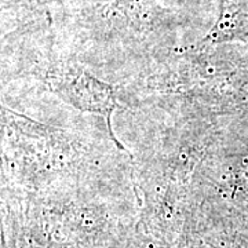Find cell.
<instances>
[{"label":"cell","instance_id":"obj_2","mask_svg":"<svg viewBox=\"0 0 248 248\" xmlns=\"http://www.w3.org/2000/svg\"><path fill=\"white\" fill-rule=\"evenodd\" d=\"M226 42L248 43V0H221L219 18L199 47L205 48Z\"/></svg>","mask_w":248,"mask_h":248},{"label":"cell","instance_id":"obj_1","mask_svg":"<svg viewBox=\"0 0 248 248\" xmlns=\"http://www.w3.org/2000/svg\"><path fill=\"white\" fill-rule=\"evenodd\" d=\"M42 79L54 94L71 107L105 117L109 133L112 134V113L117 105L112 86L97 79L79 63L72 61L51 62Z\"/></svg>","mask_w":248,"mask_h":248}]
</instances>
